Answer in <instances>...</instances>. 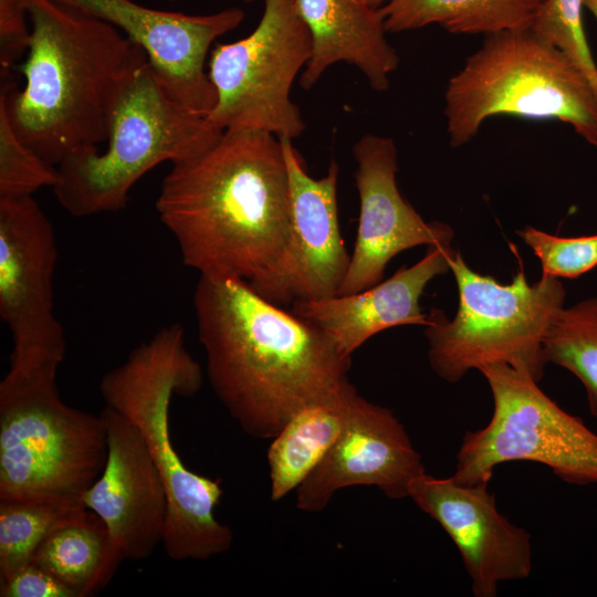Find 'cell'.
<instances>
[{"mask_svg":"<svg viewBox=\"0 0 597 597\" xmlns=\"http://www.w3.org/2000/svg\"><path fill=\"white\" fill-rule=\"evenodd\" d=\"M193 306L211 388L251 437H275L348 379L352 357L325 332L244 280L200 275Z\"/></svg>","mask_w":597,"mask_h":597,"instance_id":"obj_1","label":"cell"},{"mask_svg":"<svg viewBox=\"0 0 597 597\" xmlns=\"http://www.w3.org/2000/svg\"><path fill=\"white\" fill-rule=\"evenodd\" d=\"M156 211L185 265L205 276L256 282L280 261L291 238L281 140L261 130H224L202 154L172 165Z\"/></svg>","mask_w":597,"mask_h":597,"instance_id":"obj_2","label":"cell"},{"mask_svg":"<svg viewBox=\"0 0 597 597\" xmlns=\"http://www.w3.org/2000/svg\"><path fill=\"white\" fill-rule=\"evenodd\" d=\"M30 41L21 90H1L23 143L57 166L106 142L116 106L146 53L113 24L55 0H24Z\"/></svg>","mask_w":597,"mask_h":597,"instance_id":"obj_3","label":"cell"},{"mask_svg":"<svg viewBox=\"0 0 597 597\" xmlns=\"http://www.w3.org/2000/svg\"><path fill=\"white\" fill-rule=\"evenodd\" d=\"M203 373L185 344V329L174 323L134 348L126 360L107 371L100 392L108 406L139 430L167 490L168 515L163 546L174 561H202L227 552L231 528L219 522L214 509L223 491L210 479L186 467L169 430L174 395L195 396Z\"/></svg>","mask_w":597,"mask_h":597,"instance_id":"obj_4","label":"cell"},{"mask_svg":"<svg viewBox=\"0 0 597 597\" xmlns=\"http://www.w3.org/2000/svg\"><path fill=\"white\" fill-rule=\"evenodd\" d=\"M61 360L10 356L0 383V501L46 500L82 506L106 462L101 415L66 405Z\"/></svg>","mask_w":597,"mask_h":597,"instance_id":"obj_5","label":"cell"},{"mask_svg":"<svg viewBox=\"0 0 597 597\" xmlns=\"http://www.w3.org/2000/svg\"><path fill=\"white\" fill-rule=\"evenodd\" d=\"M559 121L597 148V96L575 64L532 29L485 35L444 92L452 147L472 140L492 116Z\"/></svg>","mask_w":597,"mask_h":597,"instance_id":"obj_6","label":"cell"},{"mask_svg":"<svg viewBox=\"0 0 597 597\" xmlns=\"http://www.w3.org/2000/svg\"><path fill=\"white\" fill-rule=\"evenodd\" d=\"M223 132L207 116L176 102L147 63L116 106L106 149L100 153L91 146L63 159L54 196L74 217L119 211L149 170L165 161L174 165L197 157Z\"/></svg>","mask_w":597,"mask_h":597,"instance_id":"obj_7","label":"cell"},{"mask_svg":"<svg viewBox=\"0 0 597 597\" xmlns=\"http://www.w3.org/2000/svg\"><path fill=\"white\" fill-rule=\"evenodd\" d=\"M459 293L452 320L431 308L425 336L432 370L448 383H457L471 369L504 363L540 381L547 365L544 338L566 291L556 276L542 275L528 284L517 271L510 284L473 271L460 252L449 260Z\"/></svg>","mask_w":597,"mask_h":597,"instance_id":"obj_8","label":"cell"},{"mask_svg":"<svg viewBox=\"0 0 597 597\" xmlns=\"http://www.w3.org/2000/svg\"><path fill=\"white\" fill-rule=\"evenodd\" d=\"M493 399L488 425L468 431L452 476L461 483H489L506 462L546 465L566 483H597V434L553 401L525 371L504 363L482 366Z\"/></svg>","mask_w":597,"mask_h":597,"instance_id":"obj_9","label":"cell"},{"mask_svg":"<svg viewBox=\"0 0 597 597\" xmlns=\"http://www.w3.org/2000/svg\"><path fill=\"white\" fill-rule=\"evenodd\" d=\"M311 53V36L294 0H264L262 17L248 36L217 44L209 54L217 103L208 119L222 130L297 138L306 126L290 94Z\"/></svg>","mask_w":597,"mask_h":597,"instance_id":"obj_10","label":"cell"},{"mask_svg":"<svg viewBox=\"0 0 597 597\" xmlns=\"http://www.w3.org/2000/svg\"><path fill=\"white\" fill-rule=\"evenodd\" d=\"M56 260L53 226L33 197H0V317L12 337L10 355L65 357L54 314Z\"/></svg>","mask_w":597,"mask_h":597,"instance_id":"obj_11","label":"cell"},{"mask_svg":"<svg viewBox=\"0 0 597 597\" xmlns=\"http://www.w3.org/2000/svg\"><path fill=\"white\" fill-rule=\"evenodd\" d=\"M104 20L134 41L165 91L190 112L208 116L217 103L206 63L211 44L238 28L243 10L207 14L153 9L134 0H55Z\"/></svg>","mask_w":597,"mask_h":597,"instance_id":"obj_12","label":"cell"},{"mask_svg":"<svg viewBox=\"0 0 597 597\" xmlns=\"http://www.w3.org/2000/svg\"><path fill=\"white\" fill-rule=\"evenodd\" d=\"M280 140L291 188V238L280 261L250 285L282 306L337 295L350 254L338 222L337 163L332 159L326 175L313 178L292 140Z\"/></svg>","mask_w":597,"mask_h":597,"instance_id":"obj_13","label":"cell"},{"mask_svg":"<svg viewBox=\"0 0 597 597\" xmlns=\"http://www.w3.org/2000/svg\"><path fill=\"white\" fill-rule=\"evenodd\" d=\"M488 486L425 472L409 488V498L455 545L475 597H495L501 583L527 578L533 568L530 532L498 510Z\"/></svg>","mask_w":597,"mask_h":597,"instance_id":"obj_14","label":"cell"},{"mask_svg":"<svg viewBox=\"0 0 597 597\" xmlns=\"http://www.w3.org/2000/svg\"><path fill=\"white\" fill-rule=\"evenodd\" d=\"M359 217L347 274L337 295L379 283L390 260L419 245L450 244V226L426 222L401 196L396 180L397 147L392 138L366 134L353 147Z\"/></svg>","mask_w":597,"mask_h":597,"instance_id":"obj_15","label":"cell"},{"mask_svg":"<svg viewBox=\"0 0 597 597\" xmlns=\"http://www.w3.org/2000/svg\"><path fill=\"white\" fill-rule=\"evenodd\" d=\"M425 472L395 413L357 391L337 441L296 489V507L321 512L338 490L355 485L375 486L394 500L409 498L411 482Z\"/></svg>","mask_w":597,"mask_h":597,"instance_id":"obj_16","label":"cell"},{"mask_svg":"<svg viewBox=\"0 0 597 597\" xmlns=\"http://www.w3.org/2000/svg\"><path fill=\"white\" fill-rule=\"evenodd\" d=\"M100 415L106 428V462L82 502L104 522L124 559H145L163 543L166 485L134 423L108 406Z\"/></svg>","mask_w":597,"mask_h":597,"instance_id":"obj_17","label":"cell"},{"mask_svg":"<svg viewBox=\"0 0 597 597\" xmlns=\"http://www.w3.org/2000/svg\"><path fill=\"white\" fill-rule=\"evenodd\" d=\"M450 244L430 245L425 256L389 279L347 295L297 301L291 312L325 332L339 350L352 354L374 335L396 326L428 324L420 297L430 281L450 271Z\"/></svg>","mask_w":597,"mask_h":597,"instance_id":"obj_18","label":"cell"},{"mask_svg":"<svg viewBox=\"0 0 597 597\" xmlns=\"http://www.w3.org/2000/svg\"><path fill=\"white\" fill-rule=\"evenodd\" d=\"M308 30L312 53L300 85L310 90L333 64L356 66L369 86L387 91L399 65L396 50L386 39L385 18L369 0H294Z\"/></svg>","mask_w":597,"mask_h":597,"instance_id":"obj_19","label":"cell"},{"mask_svg":"<svg viewBox=\"0 0 597 597\" xmlns=\"http://www.w3.org/2000/svg\"><path fill=\"white\" fill-rule=\"evenodd\" d=\"M357 388L346 379L336 389L297 410L268 450L270 495L280 501L313 472L337 441Z\"/></svg>","mask_w":597,"mask_h":597,"instance_id":"obj_20","label":"cell"},{"mask_svg":"<svg viewBox=\"0 0 597 597\" xmlns=\"http://www.w3.org/2000/svg\"><path fill=\"white\" fill-rule=\"evenodd\" d=\"M123 556L104 522L81 509L40 544L31 562L43 567L74 597H91L113 578Z\"/></svg>","mask_w":597,"mask_h":597,"instance_id":"obj_21","label":"cell"},{"mask_svg":"<svg viewBox=\"0 0 597 597\" xmlns=\"http://www.w3.org/2000/svg\"><path fill=\"white\" fill-rule=\"evenodd\" d=\"M545 0H387V32L439 24L454 34H492L532 25Z\"/></svg>","mask_w":597,"mask_h":597,"instance_id":"obj_22","label":"cell"},{"mask_svg":"<svg viewBox=\"0 0 597 597\" xmlns=\"http://www.w3.org/2000/svg\"><path fill=\"white\" fill-rule=\"evenodd\" d=\"M547 364L572 373L584 386L588 409L597 419V297L562 307L543 343Z\"/></svg>","mask_w":597,"mask_h":597,"instance_id":"obj_23","label":"cell"},{"mask_svg":"<svg viewBox=\"0 0 597 597\" xmlns=\"http://www.w3.org/2000/svg\"><path fill=\"white\" fill-rule=\"evenodd\" d=\"M81 509L46 500L0 501V582L30 563L50 533Z\"/></svg>","mask_w":597,"mask_h":597,"instance_id":"obj_24","label":"cell"},{"mask_svg":"<svg viewBox=\"0 0 597 597\" xmlns=\"http://www.w3.org/2000/svg\"><path fill=\"white\" fill-rule=\"evenodd\" d=\"M57 166L30 148L15 133L0 95V197H30L57 181Z\"/></svg>","mask_w":597,"mask_h":597,"instance_id":"obj_25","label":"cell"},{"mask_svg":"<svg viewBox=\"0 0 597 597\" xmlns=\"http://www.w3.org/2000/svg\"><path fill=\"white\" fill-rule=\"evenodd\" d=\"M584 8L583 0H545L531 29L575 64L597 96V64L584 29Z\"/></svg>","mask_w":597,"mask_h":597,"instance_id":"obj_26","label":"cell"},{"mask_svg":"<svg viewBox=\"0 0 597 597\" xmlns=\"http://www.w3.org/2000/svg\"><path fill=\"white\" fill-rule=\"evenodd\" d=\"M542 263V275L574 279L597 265V234L564 238L534 227L517 230Z\"/></svg>","mask_w":597,"mask_h":597,"instance_id":"obj_27","label":"cell"},{"mask_svg":"<svg viewBox=\"0 0 597 597\" xmlns=\"http://www.w3.org/2000/svg\"><path fill=\"white\" fill-rule=\"evenodd\" d=\"M24 0H0V74L7 81L30 41Z\"/></svg>","mask_w":597,"mask_h":597,"instance_id":"obj_28","label":"cell"},{"mask_svg":"<svg viewBox=\"0 0 597 597\" xmlns=\"http://www.w3.org/2000/svg\"><path fill=\"white\" fill-rule=\"evenodd\" d=\"M1 597H74L53 575L30 562L0 582Z\"/></svg>","mask_w":597,"mask_h":597,"instance_id":"obj_29","label":"cell"},{"mask_svg":"<svg viewBox=\"0 0 597 597\" xmlns=\"http://www.w3.org/2000/svg\"><path fill=\"white\" fill-rule=\"evenodd\" d=\"M584 7L596 18L597 20V0H583Z\"/></svg>","mask_w":597,"mask_h":597,"instance_id":"obj_30","label":"cell"},{"mask_svg":"<svg viewBox=\"0 0 597 597\" xmlns=\"http://www.w3.org/2000/svg\"><path fill=\"white\" fill-rule=\"evenodd\" d=\"M369 1H370L375 7H378V8L383 7V6L387 2V0H369Z\"/></svg>","mask_w":597,"mask_h":597,"instance_id":"obj_31","label":"cell"},{"mask_svg":"<svg viewBox=\"0 0 597 597\" xmlns=\"http://www.w3.org/2000/svg\"><path fill=\"white\" fill-rule=\"evenodd\" d=\"M241 1H243V2H245V3H249V2H253V1H255V0H241Z\"/></svg>","mask_w":597,"mask_h":597,"instance_id":"obj_32","label":"cell"},{"mask_svg":"<svg viewBox=\"0 0 597 597\" xmlns=\"http://www.w3.org/2000/svg\"><path fill=\"white\" fill-rule=\"evenodd\" d=\"M169 1L174 2V1H177V0H169Z\"/></svg>","mask_w":597,"mask_h":597,"instance_id":"obj_33","label":"cell"}]
</instances>
